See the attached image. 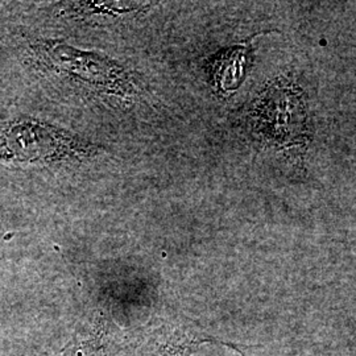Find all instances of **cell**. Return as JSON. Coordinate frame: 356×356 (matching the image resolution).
Segmentation results:
<instances>
[{"instance_id":"6da1fadb","label":"cell","mask_w":356,"mask_h":356,"mask_svg":"<svg viewBox=\"0 0 356 356\" xmlns=\"http://www.w3.org/2000/svg\"><path fill=\"white\" fill-rule=\"evenodd\" d=\"M94 148L63 129L35 119L0 127V161L51 163L86 157Z\"/></svg>"},{"instance_id":"7a4b0ae2","label":"cell","mask_w":356,"mask_h":356,"mask_svg":"<svg viewBox=\"0 0 356 356\" xmlns=\"http://www.w3.org/2000/svg\"><path fill=\"white\" fill-rule=\"evenodd\" d=\"M134 343L124 331L110 319L98 318L81 322L70 342L64 348L65 356H127Z\"/></svg>"},{"instance_id":"3957f363","label":"cell","mask_w":356,"mask_h":356,"mask_svg":"<svg viewBox=\"0 0 356 356\" xmlns=\"http://www.w3.org/2000/svg\"><path fill=\"white\" fill-rule=\"evenodd\" d=\"M211 341L216 339L202 337L191 326H165L153 335L143 356H191L197 346Z\"/></svg>"},{"instance_id":"277c9868","label":"cell","mask_w":356,"mask_h":356,"mask_svg":"<svg viewBox=\"0 0 356 356\" xmlns=\"http://www.w3.org/2000/svg\"><path fill=\"white\" fill-rule=\"evenodd\" d=\"M245 63V49L235 48L232 51H225L222 58L214 64V83L222 91H231L242 81Z\"/></svg>"}]
</instances>
